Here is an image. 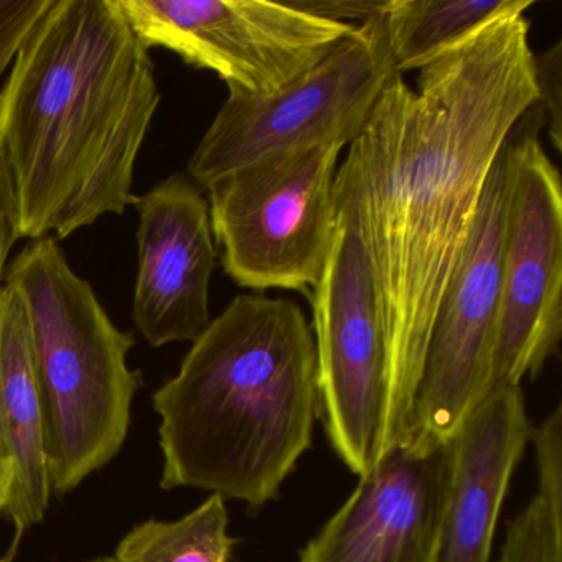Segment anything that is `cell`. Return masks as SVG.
<instances>
[{
	"label": "cell",
	"instance_id": "6da1fadb",
	"mask_svg": "<svg viewBox=\"0 0 562 562\" xmlns=\"http://www.w3.org/2000/svg\"><path fill=\"white\" fill-rule=\"evenodd\" d=\"M538 103L529 21L512 15L420 68L417 91L396 75L338 166L335 215L367 249L386 341L378 459L409 436L430 328L486 179Z\"/></svg>",
	"mask_w": 562,
	"mask_h": 562
},
{
	"label": "cell",
	"instance_id": "7a4b0ae2",
	"mask_svg": "<svg viewBox=\"0 0 562 562\" xmlns=\"http://www.w3.org/2000/svg\"><path fill=\"white\" fill-rule=\"evenodd\" d=\"M160 103L149 48L116 0H54L0 94V154L21 238H68L136 205Z\"/></svg>",
	"mask_w": 562,
	"mask_h": 562
},
{
	"label": "cell",
	"instance_id": "3957f363",
	"mask_svg": "<svg viewBox=\"0 0 562 562\" xmlns=\"http://www.w3.org/2000/svg\"><path fill=\"white\" fill-rule=\"evenodd\" d=\"M164 490L199 488L252 512L278 498L318 419L317 353L289 299L241 294L154 394Z\"/></svg>",
	"mask_w": 562,
	"mask_h": 562
},
{
	"label": "cell",
	"instance_id": "277c9868",
	"mask_svg": "<svg viewBox=\"0 0 562 562\" xmlns=\"http://www.w3.org/2000/svg\"><path fill=\"white\" fill-rule=\"evenodd\" d=\"M24 305L44 407L52 490L71 492L120 452L140 386L120 330L54 238L22 249L4 279Z\"/></svg>",
	"mask_w": 562,
	"mask_h": 562
},
{
	"label": "cell",
	"instance_id": "5b68a950",
	"mask_svg": "<svg viewBox=\"0 0 562 562\" xmlns=\"http://www.w3.org/2000/svg\"><path fill=\"white\" fill-rule=\"evenodd\" d=\"M384 15L355 25L321 64L276 93H229L189 164L203 189L259 160L357 139L396 77Z\"/></svg>",
	"mask_w": 562,
	"mask_h": 562
},
{
	"label": "cell",
	"instance_id": "8992f818",
	"mask_svg": "<svg viewBox=\"0 0 562 562\" xmlns=\"http://www.w3.org/2000/svg\"><path fill=\"white\" fill-rule=\"evenodd\" d=\"M340 146L259 160L209 187L213 238L226 274L252 291L314 289L334 245Z\"/></svg>",
	"mask_w": 562,
	"mask_h": 562
},
{
	"label": "cell",
	"instance_id": "52a82bcc",
	"mask_svg": "<svg viewBox=\"0 0 562 562\" xmlns=\"http://www.w3.org/2000/svg\"><path fill=\"white\" fill-rule=\"evenodd\" d=\"M506 143L502 301L493 387L536 380L562 337V186L536 104Z\"/></svg>",
	"mask_w": 562,
	"mask_h": 562
},
{
	"label": "cell",
	"instance_id": "ba28073f",
	"mask_svg": "<svg viewBox=\"0 0 562 562\" xmlns=\"http://www.w3.org/2000/svg\"><path fill=\"white\" fill-rule=\"evenodd\" d=\"M505 203L506 144L434 317L411 413L414 442L446 446L493 390Z\"/></svg>",
	"mask_w": 562,
	"mask_h": 562
},
{
	"label": "cell",
	"instance_id": "9c48e42d",
	"mask_svg": "<svg viewBox=\"0 0 562 562\" xmlns=\"http://www.w3.org/2000/svg\"><path fill=\"white\" fill-rule=\"evenodd\" d=\"M147 48L218 75L229 93L268 97L321 64L357 24L265 0H116Z\"/></svg>",
	"mask_w": 562,
	"mask_h": 562
},
{
	"label": "cell",
	"instance_id": "30bf717a",
	"mask_svg": "<svg viewBox=\"0 0 562 562\" xmlns=\"http://www.w3.org/2000/svg\"><path fill=\"white\" fill-rule=\"evenodd\" d=\"M318 419L338 459L355 475L378 460L386 396V341L367 249L337 218L334 245L312 292Z\"/></svg>",
	"mask_w": 562,
	"mask_h": 562
},
{
	"label": "cell",
	"instance_id": "8fae6325",
	"mask_svg": "<svg viewBox=\"0 0 562 562\" xmlns=\"http://www.w3.org/2000/svg\"><path fill=\"white\" fill-rule=\"evenodd\" d=\"M449 473V443H396L360 475L299 562H439Z\"/></svg>",
	"mask_w": 562,
	"mask_h": 562
},
{
	"label": "cell",
	"instance_id": "7c38bea8",
	"mask_svg": "<svg viewBox=\"0 0 562 562\" xmlns=\"http://www.w3.org/2000/svg\"><path fill=\"white\" fill-rule=\"evenodd\" d=\"M139 271L133 318L153 347L195 341L209 327L216 245L209 202L187 177L170 176L137 199Z\"/></svg>",
	"mask_w": 562,
	"mask_h": 562
},
{
	"label": "cell",
	"instance_id": "4fadbf2b",
	"mask_svg": "<svg viewBox=\"0 0 562 562\" xmlns=\"http://www.w3.org/2000/svg\"><path fill=\"white\" fill-rule=\"evenodd\" d=\"M521 386H498L449 442L439 562H488L513 473L529 443Z\"/></svg>",
	"mask_w": 562,
	"mask_h": 562
},
{
	"label": "cell",
	"instance_id": "5bb4252c",
	"mask_svg": "<svg viewBox=\"0 0 562 562\" xmlns=\"http://www.w3.org/2000/svg\"><path fill=\"white\" fill-rule=\"evenodd\" d=\"M0 465L11 470L2 513L14 522L19 539L44 521L54 490L27 314L5 282L0 291Z\"/></svg>",
	"mask_w": 562,
	"mask_h": 562
},
{
	"label": "cell",
	"instance_id": "9a60e30c",
	"mask_svg": "<svg viewBox=\"0 0 562 562\" xmlns=\"http://www.w3.org/2000/svg\"><path fill=\"white\" fill-rule=\"evenodd\" d=\"M535 0H393L384 15L387 47L403 77L420 70L490 25L525 14Z\"/></svg>",
	"mask_w": 562,
	"mask_h": 562
},
{
	"label": "cell",
	"instance_id": "2e32d148",
	"mask_svg": "<svg viewBox=\"0 0 562 562\" xmlns=\"http://www.w3.org/2000/svg\"><path fill=\"white\" fill-rule=\"evenodd\" d=\"M226 502L210 495L176 521L143 522L117 546L114 562H229L236 539L229 535Z\"/></svg>",
	"mask_w": 562,
	"mask_h": 562
},
{
	"label": "cell",
	"instance_id": "e0dca14e",
	"mask_svg": "<svg viewBox=\"0 0 562 562\" xmlns=\"http://www.w3.org/2000/svg\"><path fill=\"white\" fill-rule=\"evenodd\" d=\"M498 562H562V515L532 496L509 522Z\"/></svg>",
	"mask_w": 562,
	"mask_h": 562
},
{
	"label": "cell",
	"instance_id": "ac0fdd59",
	"mask_svg": "<svg viewBox=\"0 0 562 562\" xmlns=\"http://www.w3.org/2000/svg\"><path fill=\"white\" fill-rule=\"evenodd\" d=\"M538 469V496L552 512L562 515V406L529 430Z\"/></svg>",
	"mask_w": 562,
	"mask_h": 562
},
{
	"label": "cell",
	"instance_id": "d6986e66",
	"mask_svg": "<svg viewBox=\"0 0 562 562\" xmlns=\"http://www.w3.org/2000/svg\"><path fill=\"white\" fill-rule=\"evenodd\" d=\"M52 4L54 0H0V77Z\"/></svg>",
	"mask_w": 562,
	"mask_h": 562
},
{
	"label": "cell",
	"instance_id": "ffe728a7",
	"mask_svg": "<svg viewBox=\"0 0 562 562\" xmlns=\"http://www.w3.org/2000/svg\"><path fill=\"white\" fill-rule=\"evenodd\" d=\"M561 58L562 44L558 42L554 47L535 54L536 78L539 87V108L546 111L548 120V134L555 150H561Z\"/></svg>",
	"mask_w": 562,
	"mask_h": 562
},
{
	"label": "cell",
	"instance_id": "44dd1931",
	"mask_svg": "<svg viewBox=\"0 0 562 562\" xmlns=\"http://www.w3.org/2000/svg\"><path fill=\"white\" fill-rule=\"evenodd\" d=\"M284 4L292 11L322 21L335 24H350L351 21L360 25L386 15L393 0H288Z\"/></svg>",
	"mask_w": 562,
	"mask_h": 562
},
{
	"label": "cell",
	"instance_id": "7402d4cb",
	"mask_svg": "<svg viewBox=\"0 0 562 562\" xmlns=\"http://www.w3.org/2000/svg\"><path fill=\"white\" fill-rule=\"evenodd\" d=\"M19 238H21V229H19L18 203H15L14 189H12L4 157L0 154V291L4 288L9 255Z\"/></svg>",
	"mask_w": 562,
	"mask_h": 562
},
{
	"label": "cell",
	"instance_id": "603a6c76",
	"mask_svg": "<svg viewBox=\"0 0 562 562\" xmlns=\"http://www.w3.org/2000/svg\"><path fill=\"white\" fill-rule=\"evenodd\" d=\"M9 490H11V470H0V512H4Z\"/></svg>",
	"mask_w": 562,
	"mask_h": 562
},
{
	"label": "cell",
	"instance_id": "cb8c5ba5",
	"mask_svg": "<svg viewBox=\"0 0 562 562\" xmlns=\"http://www.w3.org/2000/svg\"><path fill=\"white\" fill-rule=\"evenodd\" d=\"M90 562H114V559L113 558H98V559H93V561H90Z\"/></svg>",
	"mask_w": 562,
	"mask_h": 562
},
{
	"label": "cell",
	"instance_id": "d4e9b609",
	"mask_svg": "<svg viewBox=\"0 0 562 562\" xmlns=\"http://www.w3.org/2000/svg\"><path fill=\"white\" fill-rule=\"evenodd\" d=\"M4 469H8V467L0 465V470H4Z\"/></svg>",
	"mask_w": 562,
	"mask_h": 562
},
{
	"label": "cell",
	"instance_id": "484cf974",
	"mask_svg": "<svg viewBox=\"0 0 562 562\" xmlns=\"http://www.w3.org/2000/svg\"><path fill=\"white\" fill-rule=\"evenodd\" d=\"M0 562H9L8 559H0Z\"/></svg>",
	"mask_w": 562,
	"mask_h": 562
}]
</instances>
